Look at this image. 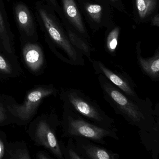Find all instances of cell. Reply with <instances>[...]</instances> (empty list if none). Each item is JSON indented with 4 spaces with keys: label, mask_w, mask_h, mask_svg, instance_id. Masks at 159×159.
<instances>
[{
    "label": "cell",
    "mask_w": 159,
    "mask_h": 159,
    "mask_svg": "<svg viewBox=\"0 0 159 159\" xmlns=\"http://www.w3.org/2000/svg\"><path fill=\"white\" fill-rule=\"evenodd\" d=\"M98 79L104 99L116 114L139 130L150 131L152 129L156 115L159 113V103L153 109L148 97L138 102L125 94L103 75L98 74Z\"/></svg>",
    "instance_id": "obj_1"
},
{
    "label": "cell",
    "mask_w": 159,
    "mask_h": 159,
    "mask_svg": "<svg viewBox=\"0 0 159 159\" xmlns=\"http://www.w3.org/2000/svg\"><path fill=\"white\" fill-rule=\"evenodd\" d=\"M62 125L64 136L84 137L99 144L106 145L105 139L111 138L119 140L118 130L99 126L65 106Z\"/></svg>",
    "instance_id": "obj_2"
},
{
    "label": "cell",
    "mask_w": 159,
    "mask_h": 159,
    "mask_svg": "<svg viewBox=\"0 0 159 159\" xmlns=\"http://www.w3.org/2000/svg\"><path fill=\"white\" fill-rule=\"evenodd\" d=\"M65 106L86 120L102 127L116 129L115 121L109 117L96 102L83 91L69 88L62 92Z\"/></svg>",
    "instance_id": "obj_3"
},
{
    "label": "cell",
    "mask_w": 159,
    "mask_h": 159,
    "mask_svg": "<svg viewBox=\"0 0 159 159\" xmlns=\"http://www.w3.org/2000/svg\"><path fill=\"white\" fill-rule=\"evenodd\" d=\"M38 12L46 31L52 39L66 53L70 59L71 65L84 66V61L78 52L66 39L52 16L43 6H39Z\"/></svg>",
    "instance_id": "obj_4"
},
{
    "label": "cell",
    "mask_w": 159,
    "mask_h": 159,
    "mask_svg": "<svg viewBox=\"0 0 159 159\" xmlns=\"http://www.w3.org/2000/svg\"><path fill=\"white\" fill-rule=\"evenodd\" d=\"M93 66L96 74H101L106 77L112 84L132 99L138 102L143 99L139 97L135 90L137 87L132 78L123 70L112 69L100 61L93 62Z\"/></svg>",
    "instance_id": "obj_5"
},
{
    "label": "cell",
    "mask_w": 159,
    "mask_h": 159,
    "mask_svg": "<svg viewBox=\"0 0 159 159\" xmlns=\"http://www.w3.org/2000/svg\"><path fill=\"white\" fill-rule=\"evenodd\" d=\"M56 93L54 88H39L29 94L23 105H12L8 108L13 115L22 120H27L34 114L43 98Z\"/></svg>",
    "instance_id": "obj_6"
},
{
    "label": "cell",
    "mask_w": 159,
    "mask_h": 159,
    "mask_svg": "<svg viewBox=\"0 0 159 159\" xmlns=\"http://www.w3.org/2000/svg\"><path fill=\"white\" fill-rule=\"evenodd\" d=\"M78 153L84 159H118L120 155L88 139L73 138Z\"/></svg>",
    "instance_id": "obj_7"
},
{
    "label": "cell",
    "mask_w": 159,
    "mask_h": 159,
    "mask_svg": "<svg viewBox=\"0 0 159 159\" xmlns=\"http://www.w3.org/2000/svg\"><path fill=\"white\" fill-rule=\"evenodd\" d=\"M36 138L39 143L50 150L58 159H64L59 144L54 132L49 125L44 121L39 123L36 133Z\"/></svg>",
    "instance_id": "obj_8"
},
{
    "label": "cell",
    "mask_w": 159,
    "mask_h": 159,
    "mask_svg": "<svg viewBox=\"0 0 159 159\" xmlns=\"http://www.w3.org/2000/svg\"><path fill=\"white\" fill-rule=\"evenodd\" d=\"M140 140L153 159H158L159 154V113L156 115L152 129L150 131L139 130Z\"/></svg>",
    "instance_id": "obj_9"
},
{
    "label": "cell",
    "mask_w": 159,
    "mask_h": 159,
    "mask_svg": "<svg viewBox=\"0 0 159 159\" xmlns=\"http://www.w3.org/2000/svg\"><path fill=\"white\" fill-rule=\"evenodd\" d=\"M16 19L20 30L27 36L32 37L36 33V27L32 15L26 5L17 4L15 8Z\"/></svg>",
    "instance_id": "obj_10"
},
{
    "label": "cell",
    "mask_w": 159,
    "mask_h": 159,
    "mask_svg": "<svg viewBox=\"0 0 159 159\" xmlns=\"http://www.w3.org/2000/svg\"><path fill=\"white\" fill-rule=\"evenodd\" d=\"M23 55L27 65L33 71L39 70L43 64V54L37 44H26L23 49Z\"/></svg>",
    "instance_id": "obj_11"
},
{
    "label": "cell",
    "mask_w": 159,
    "mask_h": 159,
    "mask_svg": "<svg viewBox=\"0 0 159 159\" xmlns=\"http://www.w3.org/2000/svg\"><path fill=\"white\" fill-rule=\"evenodd\" d=\"M138 62L143 74L153 81L159 80V55L157 52L153 57L144 58L138 54Z\"/></svg>",
    "instance_id": "obj_12"
},
{
    "label": "cell",
    "mask_w": 159,
    "mask_h": 159,
    "mask_svg": "<svg viewBox=\"0 0 159 159\" xmlns=\"http://www.w3.org/2000/svg\"><path fill=\"white\" fill-rule=\"evenodd\" d=\"M62 1L64 11L67 16L80 32H84L81 17L74 0H63Z\"/></svg>",
    "instance_id": "obj_13"
},
{
    "label": "cell",
    "mask_w": 159,
    "mask_h": 159,
    "mask_svg": "<svg viewBox=\"0 0 159 159\" xmlns=\"http://www.w3.org/2000/svg\"><path fill=\"white\" fill-rule=\"evenodd\" d=\"M0 39L4 49L10 53L12 52V34L10 28L0 10Z\"/></svg>",
    "instance_id": "obj_14"
},
{
    "label": "cell",
    "mask_w": 159,
    "mask_h": 159,
    "mask_svg": "<svg viewBox=\"0 0 159 159\" xmlns=\"http://www.w3.org/2000/svg\"><path fill=\"white\" fill-rule=\"evenodd\" d=\"M155 0H136V6L139 15L143 19L151 14L155 7Z\"/></svg>",
    "instance_id": "obj_15"
},
{
    "label": "cell",
    "mask_w": 159,
    "mask_h": 159,
    "mask_svg": "<svg viewBox=\"0 0 159 159\" xmlns=\"http://www.w3.org/2000/svg\"><path fill=\"white\" fill-rule=\"evenodd\" d=\"M69 138V139L66 148H63L60 144L62 153L63 156H65L64 158L67 159H84L78 153L73 139L72 138Z\"/></svg>",
    "instance_id": "obj_16"
},
{
    "label": "cell",
    "mask_w": 159,
    "mask_h": 159,
    "mask_svg": "<svg viewBox=\"0 0 159 159\" xmlns=\"http://www.w3.org/2000/svg\"><path fill=\"white\" fill-rule=\"evenodd\" d=\"M119 29L116 28L110 32L107 40V47L111 53L114 52L118 45Z\"/></svg>",
    "instance_id": "obj_17"
},
{
    "label": "cell",
    "mask_w": 159,
    "mask_h": 159,
    "mask_svg": "<svg viewBox=\"0 0 159 159\" xmlns=\"http://www.w3.org/2000/svg\"><path fill=\"white\" fill-rule=\"evenodd\" d=\"M86 11L92 18L98 22L101 17L102 8L98 4H90L86 6Z\"/></svg>",
    "instance_id": "obj_18"
},
{
    "label": "cell",
    "mask_w": 159,
    "mask_h": 159,
    "mask_svg": "<svg viewBox=\"0 0 159 159\" xmlns=\"http://www.w3.org/2000/svg\"><path fill=\"white\" fill-rule=\"evenodd\" d=\"M0 70L6 73H9L11 72V68L9 65L1 55H0Z\"/></svg>",
    "instance_id": "obj_19"
},
{
    "label": "cell",
    "mask_w": 159,
    "mask_h": 159,
    "mask_svg": "<svg viewBox=\"0 0 159 159\" xmlns=\"http://www.w3.org/2000/svg\"><path fill=\"white\" fill-rule=\"evenodd\" d=\"M6 116L2 108L0 107V122L3 121L6 119Z\"/></svg>",
    "instance_id": "obj_20"
},
{
    "label": "cell",
    "mask_w": 159,
    "mask_h": 159,
    "mask_svg": "<svg viewBox=\"0 0 159 159\" xmlns=\"http://www.w3.org/2000/svg\"><path fill=\"white\" fill-rule=\"evenodd\" d=\"M4 154V146L2 141L0 140V159L2 158Z\"/></svg>",
    "instance_id": "obj_21"
},
{
    "label": "cell",
    "mask_w": 159,
    "mask_h": 159,
    "mask_svg": "<svg viewBox=\"0 0 159 159\" xmlns=\"http://www.w3.org/2000/svg\"><path fill=\"white\" fill-rule=\"evenodd\" d=\"M159 16L158 15L156 16L155 17L153 18L152 20V24L154 25L157 26H159Z\"/></svg>",
    "instance_id": "obj_22"
},
{
    "label": "cell",
    "mask_w": 159,
    "mask_h": 159,
    "mask_svg": "<svg viewBox=\"0 0 159 159\" xmlns=\"http://www.w3.org/2000/svg\"><path fill=\"white\" fill-rule=\"evenodd\" d=\"M51 2H52V4H53V5L55 6L56 5V0H49Z\"/></svg>",
    "instance_id": "obj_23"
}]
</instances>
